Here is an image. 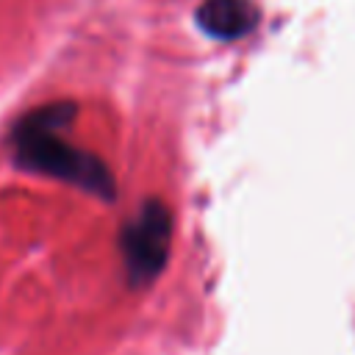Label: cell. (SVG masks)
<instances>
[{"label": "cell", "instance_id": "cell-1", "mask_svg": "<svg viewBox=\"0 0 355 355\" xmlns=\"http://www.w3.org/2000/svg\"><path fill=\"white\" fill-rule=\"evenodd\" d=\"M75 114L78 105L72 100H50L31 108L8 133L11 161L25 172L72 183L103 202H114L116 186L108 164L64 136L75 122Z\"/></svg>", "mask_w": 355, "mask_h": 355}, {"label": "cell", "instance_id": "cell-2", "mask_svg": "<svg viewBox=\"0 0 355 355\" xmlns=\"http://www.w3.org/2000/svg\"><path fill=\"white\" fill-rule=\"evenodd\" d=\"M169 241L172 214L161 200L147 197L139 211L125 222L119 236V250L130 286H147L158 277L169 255Z\"/></svg>", "mask_w": 355, "mask_h": 355}, {"label": "cell", "instance_id": "cell-3", "mask_svg": "<svg viewBox=\"0 0 355 355\" xmlns=\"http://www.w3.org/2000/svg\"><path fill=\"white\" fill-rule=\"evenodd\" d=\"M194 19L197 28L211 39L230 42L244 36L255 25L258 11L250 6V0H202Z\"/></svg>", "mask_w": 355, "mask_h": 355}]
</instances>
